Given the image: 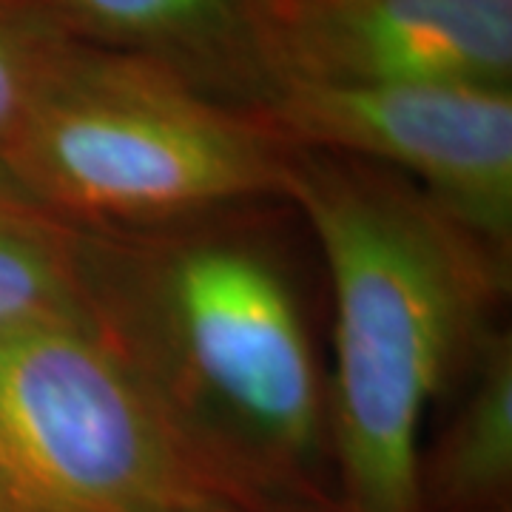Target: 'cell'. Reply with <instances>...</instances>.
Wrapping results in <instances>:
<instances>
[{
    "label": "cell",
    "instance_id": "obj_10",
    "mask_svg": "<svg viewBox=\"0 0 512 512\" xmlns=\"http://www.w3.org/2000/svg\"><path fill=\"white\" fill-rule=\"evenodd\" d=\"M66 40L43 0H0V146L26 114Z\"/></svg>",
    "mask_w": 512,
    "mask_h": 512
},
{
    "label": "cell",
    "instance_id": "obj_7",
    "mask_svg": "<svg viewBox=\"0 0 512 512\" xmlns=\"http://www.w3.org/2000/svg\"><path fill=\"white\" fill-rule=\"evenodd\" d=\"M60 32L146 57L200 92L256 111L276 89L265 0H43Z\"/></svg>",
    "mask_w": 512,
    "mask_h": 512
},
{
    "label": "cell",
    "instance_id": "obj_2",
    "mask_svg": "<svg viewBox=\"0 0 512 512\" xmlns=\"http://www.w3.org/2000/svg\"><path fill=\"white\" fill-rule=\"evenodd\" d=\"M97 322L202 453L245 493L296 473L328 404L288 276L248 239L185 231L86 234Z\"/></svg>",
    "mask_w": 512,
    "mask_h": 512
},
{
    "label": "cell",
    "instance_id": "obj_6",
    "mask_svg": "<svg viewBox=\"0 0 512 512\" xmlns=\"http://www.w3.org/2000/svg\"><path fill=\"white\" fill-rule=\"evenodd\" d=\"M276 83L510 89L512 0H265Z\"/></svg>",
    "mask_w": 512,
    "mask_h": 512
},
{
    "label": "cell",
    "instance_id": "obj_1",
    "mask_svg": "<svg viewBox=\"0 0 512 512\" xmlns=\"http://www.w3.org/2000/svg\"><path fill=\"white\" fill-rule=\"evenodd\" d=\"M285 197L328 265V424L345 493L356 512H421V421L484 345L498 251L404 177L348 157L293 148Z\"/></svg>",
    "mask_w": 512,
    "mask_h": 512
},
{
    "label": "cell",
    "instance_id": "obj_9",
    "mask_svg": "<svg viewBox=\"0 0 512 512\" xmlns=\"http://www.w3.org/2000/svg\"><path fill=\"white\" fill-rule=\"evenodd\" d=\"M484 345L476 387L441 444L436 467L441 493L464 504L498 495L512 473V348L510 339Z\"/></svg>",
    "mask_w": 512,
    "mask_h": 512
},
{
    "label": "cell",
    "instance_id": "obj_3",
    "mask_svg": "<svg viewBox=\"0 0 512 512\" xmlns=\"http://www.w3.org/2000/svg\"><path fill=\"white\" fill-rule=\"evenodd\" d=\"M293 146L146 57L66 40L0 165L83 234H143L288 194Z\"/></svg>",
    "mask_w": 512,
    "mask_h": 512
},
{
    "label": "cell",
    "instance_id": "obj_8",
    "mask_svg": "<svg viewBox=\"0 0 512 512\" xmlns=\"http://www.w3.org/2000/svg\"><path fill=\"white\" fill-rule=\"evenodd\" d=\"M43 325L100 328L86 234L49 214L9 177V185H0V336Z\"/></svg>",
    "mask_w": 512,
    "mask_h": 512
},
{
    "label": "cell",
    "instance_id": "obj_5",
    "mask_svg": "<svg viewBox=\"0 0 512 512\" xmlns=\"http://www.w3.org/2000/svg\"><path fill=\"white\" fill-rule=\"evenodd\" d=\"M256 114L288 146L399 174L498 254L510 242V89L285 77Z\"/></svg>",
    "mask_w": 512,
    "mask_h": 512
},
{
    "label": "cell",
    "instance_id": "obj_11",
    "mask_svg": "<svg viewBox=\"0 0 512 512\" xmlns=\"http://www.w3.org/2000/svg\"><path fill=\"white\" fill-rule=\"evenodd\" d=\"M0 512H9V504H6V498L0 493Z\"/></svg>",
    "mask_w": 512,
    "mask_h": 512
},
{
    "label": "cell",
    "instance_id": "obj_4",
    "mask_svg": "<svg viewBox=\"0 0 512 512\" xmlns=\"http://www.w3.org/2000/svg\"><path fill=\"white\" fill-rule=\"evenodd\" d=\"M0 493L9 512H251L100 328L0 336Z\"/></svg>",
    "mask_w": 512,
    "mask_h": 512
}]
</instances>
